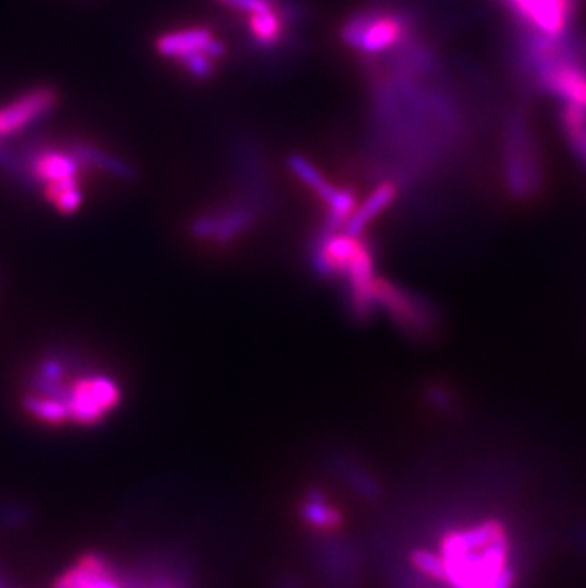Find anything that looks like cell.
<instances>
[{
    "instance_id": "obj_1",
    "label": "cell",
    "mask_w": 586,
    "mask_h": 588,
    "mask_svg": "<svg viewBox=\"0 0 586 588\" xmlns=\"http://www.w3.org/2000/svg\"><path fill=\"white\" fill-rule=\"evenodd\" d=\"M29 391L58 398L69 415V425L94 427L111 417L122 404L117 379L101 372L71 375L59 360H44Z\"/></svg>"
},
{
    "instance_id": "obj_2",
    "label": "cell",
    "mask_w": 586,
    "mask_h": 588,
    "mask_svg": "<svg viewBox=\"0 0 586 588\" xmlns=\"http://www.w3.org/2000/svg\"><path fill=\"white\" fill-rule=\"evenodd\" d=\"M503 181L507 195L516 202L537 200L547 189V162L528 111H508L503 130Z\"/></svg>"
},
{
    "instance_id": "obj_3",
    "label": "cell",
    "mask_w": 586,
    "mask_h": 588,
    "mask_svg": "<svg viewBox=\"0 0 586 588\" xmlns=\"http://www.w3.org/2000/svg\"><path fill=\"white\" fill-rule=\"evenodd\" d=\"M406 33V21L398 14L364 12L356 14L345 27L341 37L362 54H381L396 46Z\"/></svg>"
},
{
    "instance_id": "obj_4",
    "label": "cell",
    "mask_w": 586,
    "mask_h": 588,
    "mask_svg": "<svg viewBox=\"0 0 586 588\" xmlns=\"http://www.w3.org/2000/svg\"><path fill=\"white\" fill-rule=\"evenodd\" d=\"M67 588H136V581L120 573L99 552H86L59 577Z\"/></svg>"
},
{
    "instance_id": "obj_5",
    "label": "cell",
    "mask_w": 586,
    "mask_h": 588,
    "mask_svg": "<svg viewBox=\"0 0 586 588\" xmlns=\"http://www.w3.org/2000/svg\"><path fill=\"white\" fill-rule=\"evenodd\" d=\"M157 52L164 58H189L198 52H208L214 59H221L227 54V48L221 40L214 37V33L206 27H189L181 31H170L157 40Z\"/></svg>"
},
{
    "instance_id": "obj_6",
    "label": "cell",
    "mask_w": 586,
    "mask_h": 588,
    "mask_svg": "<svg viewBox=\"0 0 586 588\" xmlns=\"http://www.w3.org/2000/svg\"><path fill=\"white\" fill-rule=\"evenodd\" d=\"M56 94L50 88H37L33 92H27L25 96L16 99L14 103L0 109V136L16 134L33 120L44 117L54 105Z\"/></svg>"
},
{
    "instance_id": "obj_7",
    "label": "cell",
    "mask_w": 586,
    "mask_h": 588,
    "mask_svg": "<svg viewBox=\"0 0 586 588\" xmlns=\"http://www.w3.org/2000/svg\"><path fill=\"white\" fill-rule=\"evenodd\" d=\"M254 217L252 212L246 208H229L227 212L221 214H210L202 216L193 223V233L198 238H212L219 242L233 240L238 235H242L250 225Z\"/></svg>"
},
{
    "instance_id": "obj_8",
    "label": "cell",
    "mask_w": 586,
    "mask_h": 588,
    "mask_svg": "<svg viewBox=\"0 0 586 588\" xmlns=\"http://www.w3.org/2000/svg\"><path fill=\"white\" fill-rule=\"evenodd\" d=\"M396 196H398L396 183L385 181V183L377 185V189L366 198V202L356 206L349 223L345 225V233L354 236L362 235V231L372 223L373 219L381 216L391 206L392 202L396 200Z\"/></svg>"
},
{
    "instance_id": "obj_9",
    "label": "cell",
    "mask_w": 586,
    "mask_h": 588,
    "mask_svg": "<svg viewBox=\"0 0 586 588\" xmlns=\"http://www.w3.org/2000/svg\"><path fill=\"white\" fill-rule=\"evenodd\" d=\"M558 120L569 151L586 170V109L577 105H562Z\"/></svg>"
},
{
    "instance_id": "obj_10",
    "label": "cell",
    "mask_w": 586,
    "mask_h": 588,
    "mask_svg": "<svg viewBox=\"0 0 586 588\" xmlns=\"http://www.w3.org/2000/svg\"><path fill=\"white\" fill-rule=\"evenodd\" d=\"M293 20L290 12H282L280 6H276L273 10L267 12H257V14H250L248 18V29L252 39L265 48L276 46L282 37H284V21Z\"/></svg>"
},
{
    "instance_id": "obj_11",
    "label": "cell",
    "mask_w": 586,
    "mask_h": 588,
    "mask_svg": "<svg viewBox=\"0 0 586 588\" xmlns=\"http://www.w3.org/2000/svg\"><path fill=\"white\" fill-rule=\"evenodd\" d=\"M79 170V158L59 153V151H44L33 160L35 177L44 181L46 185L54 183V181H61V179L79 177Z\"/></svg>"
},
{
    "instance_id": "obj_12",
    "label": "cell",
    "mask_w": 586,
    "mask_h": 588,
    "mask_svg": "<svg viewBox=\"0 0 586 588\" xmlns=\"http://www.w3.org/2000/svg\"><path fill=\"white\" fill-rule=\"evenodd\" d=\"M288 166L297 179H301L307 187H311L316 195L324 200V204L328 206L333 198L339 193V187H335L330 183L326 177L320 174V170L314 166L313 162H309L307 158L301 155H292L288 158Z\"/></svg>"
},
{
    "instance_id": "obj_13",
    "label": "cell",
    "mask_w": 586,
    "mask_h": 588,
    "mask_svg": "<svg viewBox=\"0 0 586 588\" xmlns=\"http://www.w3.org/2000/svg\"><path fill=\"white\" fill-rule=\"evenodd\" d=\"M301 512L307 524L316 530H335L337 526H341V512L316 493L305 501Z\"/></svg>"
},
{
    "instance_id": "obj_14",
    "label": "cell",
    "mask_w": 586,
    "mask_h": 588,
    "mask_svg": "<svg viewBox=\"0 0 586 588\" xmlns=\"http://www.w3.org/2000/svg\"><path fill=\"white\" fill-rule=\"evenodd\" d=\"M46 196L56 206V210L63 214L77 212L82 204V191L79 187V177L61 179L46 185Z\"/></svg>"
},
{
    "instance_id": "obj_15",
    "label": "cell",
    "mask_w": 586,
    "mask_h": 588,
    "mask_svg": "<svg viewBox=\"0 0 586 588\" xmlns=\"http://www.w3.org/2000/svg\"><path fill=\"white\" fill-rule=\"evenodd\" d=\"M75 155H77V158L82 160V162L94 164V166H98V168L105 170V172H109V174H113V176L122 177V179H130V177H134V170H132L126 162L111 157V155L99 151L96 147L79 145V147L75 149Z\"/></svg>"
},
{
    "instance_id": "obj_16",
    "label": "cell",
    "mask_w": 586,
    "mask_h": 588,
    "mask_svg": "<svg viewBox=\"0 0 586 588\" xmlns=\"http://www.w3.org/2000/svg\"><path fill=\"white\" fill-rule=\"evenodd\" d=\"M215 61L208 52H198L189 58L181 59L179 63L185 67V71L193 77V79L204 80L212 77L215 71Z\"/></svg>"
},
{
    "instance_id": "obj_17",
    "label": "cell",
    "mask_w": 586,
    "mask_h": 588,
    "mask_svg": "<svg viewBox=\"0 0 586 588\" xmlns=\"http://www.w3.org/2000/svg\"><path fill=\"white\" fill-rule=\"evenodd\" d=\"M221 4L238 10V12H246V14H257V12H267L273 10L278 6L276 0H219Z\"/></svg>"
},
{
    "instance_id": "obj_18",
    "label": "cell",
    "mask_w": 586,
    "mask_h": 588,
    "mask_svg": "<svg viewBox=\"0 0 586 588\" xmlns=\"http://www.w3.org/2000/svg\"><path fill=\"white\" fill-rule=\"evenodd\" d=\"M134 581H136V588H189L187 581H183L181 577H172L170 573L153 575L149 579H134Z\"/></svg>"
},
{
    "instance_id": "obj_19",
    "label": "cell",
    "mask_w": 586,
    "mask_h": 588,
    "mask_svg": "<svg viewBox=\"0 0 586 588\" xmlns=\"http://www.w3.org/2000/svg\"><path fill=\"white\" fill-rule=\"evenodd\" d=\"M54 588H67V587H65V583H63V581H61V579H58V581H56V585H54Z\"/></svg>"
},
{
    "instance_id": "obj_20",
    "label": "cell",
    "mask_w": 586,
    "mask_h": 588,
    "mask_svg": "<svg viewBox=\"0 0 586 588\" xmlns=\"http://www.w3.org/2000/svg\"><path fill=\"white\" fill-rule=\"evenodd\" d=\"M585 65H586V39H585Z\"/></svg>"
}]
</instances>
